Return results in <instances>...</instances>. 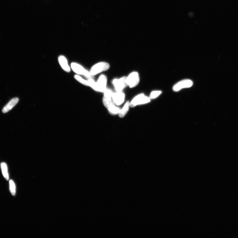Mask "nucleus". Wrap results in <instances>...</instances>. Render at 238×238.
I'll return each instance as SVG.
<instances>
[{"mask_svg":"<svg viewBox=\"0 0 238 238\" xmlns=\"http://www.w3.org/2000/svg\"><path fill=\"white\" fill-rule=\"evenodd\" d=\"M109 64L106 62H100L92 66L89 72L92 76L96 75L101 72L107 71L109 69Z\"/></svg>","mask_w":238,"mask_h":238,"instance_id":"obj_1","label":"nucleus"},{"mask_svg":"<svg viewBox=\"0 0 238 238\" xmlns=\"http://www.w3.org/2000/svg\"><path fill=\"white\" fill-rule=\"evenodd\" d=\"M103 102L104 105L108 110L115 106L112 99L113 93L112 90L106 89L104 92Z\"/></svg>","mask_w":238,"mask_h":238,"instance_id":"obj_2","label":"nucleus"},{"mask_svg":"<svg viewBox=\"0 0 238 238\" xmlns=\"http://www.w3.org/2000/svg\"><path fill=\"white\" fill-rule=\"evenodd\" d=\"M150 101L149 97L146 96L143 93H141L133 99L130 102V106L133 108L138 105L149 103Z\"/></svg>","mask_w":238,"mask_h":238,"instance_id":"obj_3","label":"nucleus"},{"mask_svg":"<svg viewBox=\"0 0 238 238\" xmlns=\"http://www.w3.org/2000/svg\"><path fill=\"white\" fill-rule=\"evenodd\" d=\"M71 67L74 72L78 74L82 75L88 79L93 78L90 72L87 71L82 66L77 63H72L71 64Z\"/></svg>","mask_w":238,"mask_h":238,"instance_id":"obj_4","label":"nucleus"},{"mask_svg":"<svg viewBox=\"0 0 238 238\" xmlns=\"http://www.w3.org/2000/svg\"><path fill=\"white\" fill-rule=\"evenodd\" d=\"M140 81L139 74L137 72H133L126 77V82L127 86L130 88H135L137 86Z\"/></svg>","mask_w":238,"mask_h":238,"instance_id":"obj_5","label":"nucleus"},{"mask_svg":"<svg viewBox=\"0 0 238 238\" xmlns=\"http://www.w3.org/2000/svg\"><path fill=\"white\" fill-rule=\"evenodd\" d=\"M192 81L190 80H184L180 81L174 86L173 88V91L177 92L182 89L190 88L193 85Z\"/></svg>","mask_w":238,"mask_h":238,"instance_id":"obj_6","label":"nucleus"},{"mask_svg":"<svg viewBox=\"0 0 238 238\" xmlns=\"http://www.w3.org/2000/svg\"><path fill=\"white\" fill-rule=\"evenodd\" d=\"M126 77H123L120 79H115L113 80L112 83L117 92L122 91L127 86Z\"/></svg>","mask_w":238,"mask_h":238,"instance_id":"obj_7","label":"nucleus"},{"mask_svg":"<svg viewBox=\"0 0 238 238\" xmlns=\"http://www.w3.org/2000/svg\"><path fill=\"white\" fill-rule=\"evenodd\" d=\"M107 78L105 75L101 74L100 75L97 82H96L97 91L104 92L106 89Z\"/></svg>","mask_w":238,"mask_h":238,"instance_id":"obj_8","label":"nucleus"},{"mask_svg":"<svg viewBox=\"0 0 238 238\" xmlns=\"http://www.w3.org/2000/svg\"><path fill=\"white\" fill-rule=\"evenodd\" d=\"M112 98L115 105L119 106L121 105L124 102L125 95L121 91L113 93Z\"/></svg>","mask_w":238,"mask_h":238,"instance_id":"obj_9","label":"nucleus"},{"mask_svg":"<svg viewBox=\"0 0 238 238\" xmlns=\"http://www.w3.org/2000/svg\"><path fill=\"white\" fill-rule=\"evenodd\" d=\"M58 61L61 67L64 71L67 72H70V66L68 64L67 59L64 56L62 55L59 56L58 58Z\"/></svg>","mask_w":238,"mask_h":238,"instance_id":"obj_10","label":"nucleus"},{"mask_svg":"<svg viewBox=\"0 0 238 238\" xmlns=\"http://www.w3.org/2000/svg\"><path fill=\"white\" fill-rule=\"evenodd\" d=\"M19 101L18 98H14L11 100L6 105L3 109L2 112L4 113H7L15 107L18 102Z\"/></svg>","mask_w":238,"mask_h":238,"instance_id":"obj_11","label":"nucleus"},{"mask_svg":"<svg viewBox=\"0 0 238 238\" xmlns=\"http://www.w3.org/2000/svg\"><path fill=\"white\" fill-rule=\"evenodd\" d=\"M130 106V102L129 101H127L124 104L122 109H120L118 113L119 117L121 118H123L125 117V116L128 112Z\"/></svg>","mask_w":238,"mask_h":238,"instance_id":"obj_12","label":"nucleus"},{"mask_svg":"<svg viewBox=\"0 0 238 238\" xmlns=\"http://www.w3.org/2000/svg\"><path fill=\"white\" fill-rule=\"evenodd\" d=\"M1 168L3 175L6 180H8L9 179V176L7 164L4 162H2L1 164Z\"/></svg>","mask_w":238,"mask_h":238,"instance_id":"obj_13","label":"nucleus"},{"mask_svg":"<svg viewBox=\"0 0 238 238\" xmlns=\"http://www.w3.org/2000/svg\"><path fill=\"white\" fill-rule=\"evenodd\" d=\"M74 77L78 82L82 83V85L86 86H89L88 80L84 79L83 78L79 76V75H74Z\"/></svg>","mask_w":238,"mask_h":238,"instance_id":"obj_14","label":"nucleus"},{"mask_svg":"<svg viewBox=\"0 0 238 238\" xmlns=\"http://www.w3.org/2000/svg\"><path fill=\"white\" fill-rule=\"evenodd\" d=\"M9 186L11 193L13 196H15L16 194V187L15 183L12 180H10L9 181Z\"/></svg>","mask_w":238,"mask_h":238,"instance_id":"obj_15","label":"nucleus"},{"mask_svg":"<svg viewBox=\"0 0 238 238\" xmlns=\"http://www.w3.org/2000/svg\"><path fill=\"white\" fill-rule=\"evenodd\" d=\"M120 110V108L115 106L108 110L110 114L113 115L118 114Z\"/></svg>","mask_w":238,"mask_h":238,"instance_id":"obj_16","label":"nucleus"},{"mask_svg":"<svg viewBox=\"0 0 238 238\" xmlns=\"http://www.w3.org/2000/svg\"><path fill=\"white\" fill-rule=\"evenodd\" d=\"M162 93L161 91H155L152 92L150 95L149 98L150 99H155L158 97Z\"/></svg>","mask_w":238,"mask_h":238,"instance_id":"obj_17","label":"nucleus"},{"mask_svg":"<svg viewBox=\"0 0 238 238\" xmlns=\"http://www.w3.org/2000/svg\"><path fill=\"white\" fill-rule=\"evenodd\" d=\"M89 82V86H91L95 91H97V87L96 82H95L93 78H90L88 80Z\"/></svg>","mask_w":238,"mask_h":238,"instance_id":"obj_18","label":"nucleus"}]
</instances>
